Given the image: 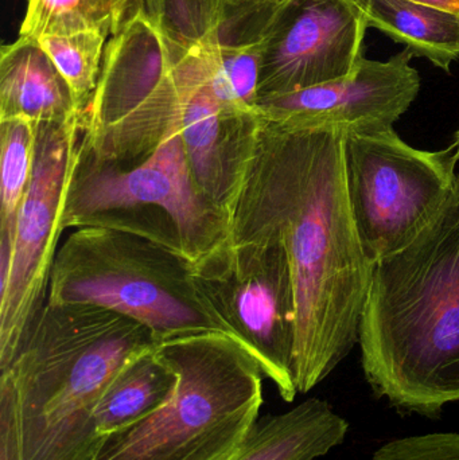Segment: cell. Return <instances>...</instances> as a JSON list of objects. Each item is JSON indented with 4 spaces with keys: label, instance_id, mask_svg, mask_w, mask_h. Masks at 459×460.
I'll list each match as a JSON object with an SVG mask.
<instances>
[{
    "label": "cell",
    "instance_id": "603a6c76",
    "mask_svg": "<svg viewBox=\"0 0 459 460\" xmlns=\"http://www.w3.org/2000/svg\"><path fill=\"white\" fill-rule=\"evenodd\" d=\"M372 460H459V432H434L390 440Z\"/></svg>",
    "mask_w": 459,
    "mask_h": 460
},
{
    "label": "cell",
    "instance_id": "5b68a950",
    "mask_svg": "<svg viewBox=\"0 0 459 460\" xmlns=\"http://www.w3.org/2000/svg\"><path fill=\"white\" fill-rule=\"evenodd\" d=\"M85 134V132H84ZM59 228H104L147 238L191 264L231 235L229 215L194 180L180 127L135 164L105 161L80 140Z\"/></svg>",
    "mask_w": 459,
    "mask_h": 460
},
{
    "label": "cell",
    "instance_id": "6da1fadb",
    "mask_svg": "<svg viewBox=\"0 0 459 460\" xmlns=\"http://www.w3.org/2000/svg\"><path fill=\"white\" fill-rule=\"evenodd\" d=\"M342 127H296L256 115L243 140L228 205L236 241H274L296 283V383H322L358 343L371 286L345 182Z\"/></svg>",
    "mask_w": 459,
    "mask_h": 460
},
{
    "label": "cell",
    "instance_id": "8fae6325",
    "mask_svg": "<svg viewBox=\"0 0 459 460\" xmlns=\"http://www.w3.org/2000/svg\"><path fill=\"white\" fill-rule=\"evenodd\" d=\"M412 58L407 49L387 61L364 58L349 77L260 97L256 112L296 127H342L358 135L390 131L419 94Z\"/></svg>",
    "mask_w": 459,
    "mask_h": 460
},
{
    "label": "cell",
    "instance_id": "ba28073f",
    "mask_svg": "<svg viewBox=\"0 0 459 460\" xmlns=\"http://www.w3.org/2000/svg\"><path fill=\"white\" fill-rule=\"evenodd\" d=\"M194 267V280L228 334L258 362L283 402L296 383V283L285 246L229 237Z\"/></svg>",
    "mask_w": 459,
    "mask_h": 460
},
{
    "label": "cell",
    "instance_id": "5bb4252c",
    "mask_svg": "<svg viewBox=\"0 0 459 460\" xmlns=\"http://www.w3.org/2000/svg\"><path fill=\"white\" fill-rule=\"evenodd\" d=\"M349 423L325 400H305L279 415L259 418L228 460H315L347 439Z\"/></svg>",
    "mask_w": 459,
    "mask_h": 460
},
{
    "label": "cell",
    "instance_id": "9c48e42d",
    "mask_svg": "<svg viewBox=\"0 0 459 460\" xmlns=\"http://www.w3.org/2000/svg\"><path fill=\"white\" fill-rule=\"evenodd\" d=\"M86 111L37 129L31 180L16 217L10 267L0 278V369L13 361L30 323L48 297L62 230V205Z\"/></svg>",
    "mask_w": 459,
    "mask_h": 460
},
{
    "label": "cell",
    "instance_id": "3957f363",
    "mask_svg": "<svg viewBox=\"0 0 459 460\" xmlns=\"http://www.w3.org/2000/svg\"><path fill=\"white\" fill-rule=\"evenodd\" d=\"M158 345L147 327L108 308L46 302L10 365L23 460H92L93 413L124 365Z\"/></svg>",
    "mask_w": 459,
    "mask_h": 460
},
{
    "label": "cell",
    "instance_id": "8992f818",
    "mask_svg": "<svg viewBox=\"0 0 459 460\" xmlns=\"http://www.w3.org/2000/svg\"><path fill=\"white\" fill-rule=\"evenodd\" d=\"M193 270L182 254L147 238L78 228L57 249L46 302L108 308L147 327L156 343L202 332L228 334Z\"/></svg>",
    "mask_w": 459,
    "mask_h": 460
},
{
    "label": "cell",
    "instance_id": "7402d4cb",
    "mask_svg": "<svg viewBox=\"0 0 459 460\" xmlns=\"http://www.w3.org/2000/svg\"><path fill=\"white\" fill-rule=\"evenodd\" d=\"M286 0H229L223 21L205 49L236 50L263 45Z\"/></svg>",
    "mask_w": 459,
    "mask_h": 460
},
{
    "label": "cell",
    "instance_id": "ac0fdd59",
    "mask_svg": "<svg viewBox=\"0 0 459 460\" xmlns=\"http://www.w3.org/2000/svg\"><path fill=\"white\" fill-rule=\"evenodd\" d=\"M229 0H145V11L166 45L172 66L207 48Z\"/></svg>",
    "mask_w": 459,
    "mask_h": 460
},
{
    "label": "cell",
    "instance_id": "2e32d148",
    "mask_svg": "<svg viewBox=\"0 0 459 460\" xmlns=\"http://www.w3.org/2000/svg\"><path fill=\"white\" fill-rule=\"evenodd\" d=\"M177 376L155 349L124 365L112 378L93 413L100 439L123 431L162 407L174 392Z\"/></svg>",
    "mask_w": 459,
    "mask_h": 460
},
{
    "label": "cell",
    "instance_id": "e0dca14e",
    "mask_svg": "<svg viewBox=\"0 0 459 460\" xmlns=\"http://www.w3.org/2000/svg\"><path fill=\"white\" fill-rule=\"evenodd\" d=\"M145 0H27L22 37L97 31L108 38L120 32Z\"/></svg>",
    "mask_w": 459,
    "mask_h": 460
},
{
    "label": "cell",
    "instance_id": "4fadbf2b",
    "mask_svg": "<svg viewBox=\"0 0 459 460\" xmlns=\"http://www.w3.org/2000/svg\"><path fill=\"white\" fill-rule=\"evenodd\" d=\"M78 112L72 91L38 40L19 35L0 51V120L62 123Z\"/></svg>",
    "mask_w": 459,
    "mask_h": 460
},
{
    "label": "cell",
    "instance_id": "52a82bcc",
    "mask_svg": "<svg viewBox=\"0 0 459 460\" xmlns=\"http://www.w3.org/2000/svg\"><path fill=\"white\" fill-rule=\"evenodd\" d=\"M457 148L411 147L395 129L345 135L348 199L358 238L374 264L406 248L455 196Z\"/></svg>",
    "mask_w": 459,
    "mask_h": 460
},
{
    "label": "cell",
    "instance_id": "d6986e66",
    "mask_svg": "<svg viewBox=\"0 0 459 460\" xmlns=\"http://www.w3.org/2000/svg\"><path fill=\"white\" fill-rule=\"evenodd\" d=\"M37 129L24 119L0 120V237L13 238L19 208L31 180Z\"/></svg>",
    "mask_w": 459,
    "mask_h": 460
},
{
    "label": "cell",
    "instance_id": "7a4b0ae2",
    "mask_svg": "<svg viewBox=\"0 0 459 460\" xmlns=\"http://www.w3.org/2000/svg\"><path fill=\"white\" fill-rule=\"evenodd\" d=\"M364 375L403 413L459 402V182L438 217L375 264L358 326Z\"/></svg>",
    "mask_w": 459,
    "mask_h": 460
},
{
    "label": "cell",
    "instance_id": "44dd1931",
    "mask_svg": "<svg viewBox=\"0 0 459 460\" xmlns=\"http://www.w3.org/2000/svg\"><path fill=\"white\" fill-rule=\"evenodd\" d=\"M209 64V81L218 99L242 112H256L263 45L236 50L202 49Z\"/></svg>",
    "mask_w": 459,
    "mask_h": 460
},
{
    "label": "cell",
    "instance_id": "484cf974",
    "mask_svg": "<svg viewBox=\"0 0 459 460\" xmlns=\"http://www.w3.org/2000/svg\"><path fill=\"white\" fill-rule=\"evenodd\" d=\"M453 145H455V148H457V154H458V158H459V128H458V131L455 132V143H453Z\"/></svg>",
    "mask_w": 459,
    "mask_h": 460
},
{
    "label": "cell",
    "instance_id": "d4e9b609",
    "mask_svg": "<svg viewBox=\"0 0 459 460\" xmlns=\"http://www.w3.org/2000/svg\"><path fill=\"white\" fill-rule=\"evenodd\" d=\"M411 2L420 3V4L433 5V7L442 8V10L452 11L459 13V0H411Z\"/></svg>",
    "mask_w": 459,
    "mask_h": 460
},
{
    "label": "cell",
    "instance_id": "ffe728a7",
    "mask_svg": "<svg viewBox=\"0 0 459 460\" xmlns=\"http://www.w3.org/2000/svg\"><path fill=\"white\" fill-rule=\"evenodd\" d=\"M107 35L97 31L38 38L62 77L66 80L78 110H88L102 73Z\"/></svg>",
    "mask_w": 459,
    "mask_h": 460
},
{
    "label": "cell",
    "instance_id": "30bf717a",
    "mask_svg": "<svg viewBox=\"0 0 459 460\" xmlns=\"http://www.w3.org/2000/svg\"><path fill=\"white\" fill-rule=\"evenodd\" d=\"M366 29L349 0H286L263 43L259 99L349 77Z\"/></svg>",
    "mask_w": 459,
    "mask_h": 460
},
{
    "label": "cell",
    "instance_id": "7c38bea8",
    "mask_svg": "<svg viewBox=\"0 0 459 460\" xmlns=\"http://www.w3.org/2000/svg\"><path fill=\"white\" fill-rule=\"evenodd\" d=\"M172 70L166 45L143 8L105 46L99 84L86 110V135L96 137L137 112Z\"/></svg>",
    "mask_w": 459,
    "mask_h": 460
},
{
    "label": "cell",
    "instance_id": "277c9868",
    "mask_svg": "<svg viewBox=\"0 0 459 460\" xmlns=\"http://www.w3.org/2000/svg\"><path fill=\"white\" fill-rule=\"evenodd\" d=\"M155 353L177 376L170 399L139 423L105 438L92 460H228L263 404V372L224 332L172 338Z\"/></svg>",
    "mask_w": 459,
    "mask_h": 460
},
{
    "label": "cell",
    "instance_id": "9a60e30c",
    "mask_svg": "<svg viewBox=\"0 0 459 460\" xmlns=\"http://www.w3.org/2000/svg\"><path fill=\"white\" fill-rule=\"evenodd\" d=\"M368 27L450 72L459 59V13L411 0H349Z\"/></svg>",
    "mask_w": 459,
    "mask_h": 460
},
{
    "label": "cell",
    "instance_id": "cb8c5ba5",
    "mask_svg": "<svg viewBox=\"0 0 459 460\" xmlns=\"http://www.w3.org/2000/svg\"><path fill=\"white\" fill-rule=\"evenodd\" d=\"M0 460H23L18 394L5 375H0Z\"/></svg>",
    "mask_w": 459,
    "mask_h": 460
}]
</instances>
